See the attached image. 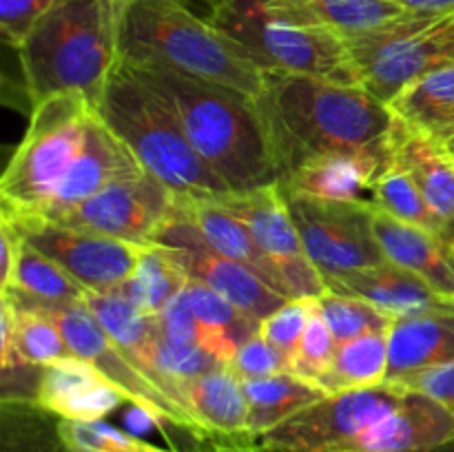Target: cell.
<instances>
[{
    "label": "cell",
    "instance_id": "12",
    "mask_svg": "<svg viewBox=\"0 0 454 452\" xmlns=\"http://www.w3.org/2000/svg\"><path fill=\"white\" fill-rule=\"evenodd\" d=\"M176 195L149 173L111 182L80 207L49 224L89 230L106 238L151 246L171 215Z\"/></svg>",
    "mask_w": 454,
    "mask_h": 452
},
{
    "label": "cell",
    "instance_id": "5",
    "mask_svg": "<svg viewBox=\"0 0 454 452\" xmlns=\"http://www.w3.org/2000/svg\"><path fill=\"white\" fill-rule=\"evenodd\" d=\"M98 115L142 168L180 198L220 199L233 193L186 137L167 102L124 60L106 82Z\"/></svg>",
    "mask_w": 454,
    "mask_h": 452
},
{
    "label": "cell",
    "instance_id": "27",
    "mask_svg": "<svg viewBox=\"0 0 454 452\" xmlns=\"http://www.w3.org/2000/svg\"><path fill=\"white\" fill-rule=\"evenodd\" d=\"M388 106L408 127L448 144L454 137V62L421 75Z\"/></svg>",
    "mask_w": 454,
    "mask_h": 452
},
{
    "label": "cell",
    "instance_id": "31",
    "mask_svg": "<svg viewBox=\"0 0 454 452\" xmlns=\"http://www.w3.org/2000/svg\"><path fill=\"white\" fill-rule=\"evenodd\" d=\"M0 452H74L60 433V417L34 399L4 397L0 403Z\"/></svg>",
    "mask_w": 454,
    "mask_h": 452
},
{
    "label": "cell",
    "instance_id": "30",
    "mask_svg": "<svg viewBox=\"0 0 454 452\" xmlns=\"http://www.w3.org/2000/svg\"><path fill=\"white\" fill-rule=\"evenodd\" d=\"M388 381V332H372L337 344L335 357L319 388L326 394L375 388Z\"/></svg>",
    "mask_w": 454,
    "mask_h": 452
},
{
    "label": "cell",
    "instance_id": "10",
    "mask_svg": "<svg viewBox=\"0 0 454 452\" xmlns=\"http://www.w3.org/2000/svg\"><path fill=\"white\" fill-rule=\"evenodd\" d=\"M408 388L386 381L375 388L326 394L257 439L270 452H341L406 397Z\"/></svg>",
    "mask_w": 454,
    "mask_h": 452
},
{
    "label": "cell",
    "instance_id": "20",
    "mask_svg": "<svg viewBox=\"0 0 454 452\" xmlns=\"http://www.w3.org/2000/svg\"><path fill=\"white\" fill-rule=\"evenodd\" d=\"M324 284L326 291L362 297L395 319L454 310V301L434 292L428 284L388 260L384 264L326 277Z\"/></svg>",
    "mask_w": 454,
    "mask_h": 452
},
{
    "label": "cell",
    "instance_id": "42",
    "mask_svg": "<svg viewBox=\"0 0 454 452\" xmlns=\"http://www.w3.org/2000/svg\"><path fill=\"white\" fill-rule=\"evenodd\" d=\"M155 319H158L160 332L168 341L184 346H202V326H200L198 317H195L186 288L177 292Z\"/></svg>",
    "mask_w": 454,
    "mask_h": 452
},
{
    "label": "cell",
    "instance_id": "34",
    "mask_svg": "<svg viewBox=\"0 0 454 452\" xmlns=\"http://www.w3.org/2000/svg\"><path fill=\"white\" fill-rule=\"evenodd\" d=\"M372 204L384 213H388V215L397 217L399 222H406V224L419 226V229L430 230V233L442 235L443 239L454 244L452 233L443 224L442 217L433 211V207L424 198L419 186L390 158V153L388 164L380 173L375 189H372Z\"/></svg>",
    "mask_w": 454,
    "mask_h": 452
},
{
    "label": "cell",
    "instance_id": "49",
    "mask_svg": "<svg viewBox=\"0 0 454 452\" xmlns=\"http://www.w3.org/2000/svg\"><path fill=\"white\" fill-rule=\"evenodd\" d=\"M452 25H454V18H452Z\"/></svg>",
    "mask_w": 454,
    "mask_h": 452
},
{
    "label": "cell",
    "instance_id": "21",
    "mask_svg": "<svg viewBox=\"0 0 454 452\" xmlns=\"http://www.w3.org/2000/svg\"><path fill=\"white\" fill-rule=\"evenodd\" d=\"M372 229L388 261L428 284L434 292L454 301V244L419 226L399 222L381 208H372Z\"/></svg>",
    "mask_w": 454,
    "mask_h": 452
},
{
    "label": "cell",
    "instance_id": "41",
    "mask_svg": "<svg viewBox=\"0 0 454 452\" xmlns=\"http://www.w3.org/2000/svg\"><path fill=\"white\" fill-rule=\"evenodd\" d=\"M56 3L58 0H0V29L4 40L18 51Z\"/></svg>",
    "mask_w": 454,
    "mask_h": 452
},
{
    "label": "cell",
    "instance_id": "48",
    "mask_svg": "<svg viewBox=\"0 0 454 452\" xmlns=\"http://www.w3.org/2000/svg\"><path fill=\"white\" fill-rule=\"evenodd\" d=\"M448 149H450V151H452V153H454V137H452V140H450V142H448Z\"/></svg>",
    "mask_w": 454,
    "mask_h": 452
},
{
    "label": "cell",
    "instance_id": "24",
    "mask_svg": "<svg viewBox=\"0 0 454 452\" xmlns=\"http://www.w3.org/2000/svg\"><path fill=\"white\" fill-rule=\"evenodd\" d=\"M176 207L184 213L186 220L195 226L198 235L211 251L220 253L226 260L247 266L253 273L260 275L273 291H278L286 300H293L278 266L257 246L247 226L238 217L231 215L220 202L208 198H180V195H176Z\"/></svg>",
    "mask_w": 454,
    "mask_h": 452
},
{
    "label": "cell",
    "instance_id": "19",
    "mask_svg": "<svg viewBox=\"0 0 454 452\" xmlns=\"http://www.w3.org/2000/svg\"><path fill=\"white\" fill-rule=\"evenodd\" d=\"M454 441V417L428 394L408 390L393 412L364 430L341 452H412Z\"/></svg>",
    "mask_w": 454,
    "mask_h": 452
},
{
    "label": "cell",
    "instance_id": "9",
    "mask_svg": "<svg viewBox=\"0 0 454 452\" xmlns=\"http://www.w3.org/2000/svg\"><path fill=\"white\" fill-rule=\"evenodd\" d=\"M454 16H411L344 38L359 87L390 102L421 75L454 62Z\"/></svg>",
    "mask_w": 454,
    "mask_h": 452
},
{
    "label": "cell",
    "instance_id": "29",
    "mask_svg": "<svg viewBox=\"0 0 454 452\" xmlns=\"http://www.w3.org/2000/svg\"><path fill=\"white\" fill-rule=\"evenodd\" d=\"M186 292L195 317L202 326V348L215 355L226 366L235 357L239 346L260 332V322L244 315L238 306L224 300L220 292L204 286L202 282L189 279Z\"/></svg>",
    "mask_w": 454,
    "mask_h": 452
},
{
    "label": "cell",
    "instance_id": "4",
    "mask_svg": "<svg viewBox=\"0 0 454 452\" xmlns=\"http://www.w3.org/2000/svg\"><path fill=\"white\" fill-rule=\"evenodd\" d=\"M127 0H58L18 49L31 105L80 91L98 109L120 62Z\"/></svg>",
    "mask_w": 454,
    "mask_h": 452
},
{
    "label": "cell",
    "instance_id": "25",
    "mask_svg": "<svg viewBox=\"0 0 454 452\" xmlns=\"http://www.w3.org/2000/svg\"><path fill=\"white\" fill-rule=\"evenodd\" d=\"M454 363V310L399 317L388 332V381Z\"/></svg>",
    "mask_w": 454,
    "mask_h": 452
},
{
    "label": "cell",
    "instance_id": "14",
    "mask_svg": "<svg viewBox=\"0 0 454 452\" xmlns=\"http://www.w3.org/2000/svg\"><path fill=\"white\" fill-rule=\"evenodd\" d=\"M12 222L22 230L31 246L60 264L89 292L118 291L131 279L142 255L149 248L100 233L49 224V222Z\"/></svg>",
    "mask_w": 454,
    "mask_h": 452
},
{
    "label": "cell",
    "instance_id": "15",
    "mask_svg": "<svg viewBox=\"0 0 454 452\" xmlns=\"http://www.w3.org/2000/svg\"><path fill=\"white\" fill-rule=\"evenodd\" d=\"M153 244L173 248L177 261L191 279L220 292L224 300H229L244 315L257 319L260 323L288 301L251 269L211 251L176 204H173L171 215L155 235Z\"/></svg>",
    "mask_w": 454,
    "mask_h": 452
},
{
    "label": "cell",
    "instance_id": "6",
    "mask_svg": "<svg viewBox=\"0 0 454 452\" xmlns=\"http://www.w3.org/2000/svg\"><path fill=\"white\" fill-rule=\"evenodd\" d=\"M29 127L0 180L3 215L35 220L74 167L96 115L80 91H62L31 105Z\"/></svg>",
    "mask_w": 454,
    "mask_h": 452
},
{
    "label": "cell",
    "instance_id": "22",
    "mask_svg": "<svg viewBox=\"0 0 454 452\" xmlns=\"http://www.w3.org/2000/svg\"><path fill=\"white\" fill-rule=\"evenodd\" d=\"M182 394L191 415L215 441V452L255 443L248 430V403L242 379L229 366L182 384Z\"/></svg>",
    "mask_w": 454,
    "mask_h": 452
},
{
    "label": "cell",
    "instance_id": "26",
    "mask_svg": "<svg viewBox=\"0 0 454 452\" xmlns=\"http://www.w3.org/2000/svg\"><path fill=\"white\" fill-rule=\"evenodd\" d=\"M273 12L301 25L324 27L341 38L381 29L411 16L395 0H266Z\"/></svg>",
    "mask_w": 454,
    "mask_h": 452
},
{
    "label": "cell",
    "instance_id": "1",
    "mask_svg": "<svg viewBox=\"0 0 454 452\" xmlns=\"http://www.w3.org/2000/svg\"><path fill=\"white\" fill-rule=\"evenodd\" d=\"M257 106L269 124L282 180L313 155L386 144L397 122L393 109L364 87L282 71H266Z\"/></svg>",
    "mask_w": 454,
    "mask_h": 452
},
{
    "label": "cell",
    "instance_id": "43",
    "mask_svg": "<svg viewBox=\"0 0 454 452\" xmlns=\"http://www.w3.org/2000/svg\"><path fill=\"white\" fill-rule=\"evenodd\" d=\"M395 384L403 386V388L408 390H417V393L428 394L430 399L442 403V406L454 417V363H446V366H437L430 368V370L417 372V375L402 381H395Z\"/></svg>",
    "mask_w": 454,
    "mask_h": 452
},
{
    "label": "cell",
    "instance_id": "3",
    "mask_svg": "<svg viewBox=\"0 0 454 452\" xmlns=\"http://www.w3.org/2000/svg\"><path fill=\"white\" fill-rule=\"evenodd\" d=\"M120 60L164 66L251 100H257L266 87V71L182 0H127L120 27Z\"/></svg>",
    "mask_w": 454,
    "mask_h": 452
},
{
    "label": "cell",
    "instance_id": "39",
    "mask_svg": "<svg viewBox=\"0 0 454 452\" xmlns=\"http://www.w3.org/2000/svg\"><path fill=\"white\" fill-rule=\"evenodd\" d=\"M315 304H317V297H297V300H288L286 304L279 306L273 315L264 319L260 323V332L270 341L273 346H278L288 359H291L293 368V357H295L297 348H300V341L304 337L306 326L310 322V315H313Z\"/></svg>",
    "mask_w": 454,
    "mask_h": 452
},
{
    "label": "cell",
    "instance_id": "7",
    "mask_svg": "<svg viewBox=\"0 0 454 452\" xmlns=\"http://www.w3.org/2000/svg\"><path fill=\"white\" fill-rule=\"evenodd\" d=\"M208 20L264 71L313 75L359 87L341 35L279 16L266 0H215Z\"/></svg>",
    "mask_w": 454,
    "mask_h": 452
},
{
    "label": "cell",
    "instance_id": "33",
    "mask_svg": "<svg viewBox=\"0 0 454 452\" xmlns=\"http://www.w3.org/2000/svg\"><path fill=\"white\" fill-rule=\"evenodd\" d=\"M0 292H12V295L43 301V304H75L89 297V291L82 284L75 282L60 264L31 246L27 238L13 266L12 282Z\"/></svg>",
    "mask_w": 454,
    "mask_h": 452
},
{
    "label": "cell",
    "instance_id": "37",
    "mask_svg": "<svg viewBox=\"0 0 454 452\" xmlns=\"http://www.w3.org/2000/svg\"><path fill=\"white\" fill-rule=\"evenodd\" d=\"M60 433L74 452H193L160 448L131 430H122L109 421L60 419Z\"/></svg>",
    "mask_w": 454,
    "mask_h": 452
},
{
    "label": "cell",
    "instance_id": "35",
    "mask_svg": "<svg viewBox=\"0 0 454 452\" xmlns=\"http://www.w3.org/2000/svg\"><path fill=\"white\" fill-rule=\"evenodd\" d=\"M13 308H16V323H13L16 368H44L74 355L58 323L49 315L38 308H31V306L13 304Z\"/></svg>",
    "mask_w": 454,
    "mask_h": 452
},
{
    "label": "cell",
    "instance_id": "32",
    "mask_svg": "<svg viewBox=\"0 0 454 452\" xmlns=\"http://www.w3.org/2000/svg\"><path fill=\"white\" fill-rule=\"evenodd\" d=\"M189 275L177 261L176 251L162 244H151L142 255L136 273L118 288L142 313L158 317L164 306L186 288Z\"/></svg>",
    "mask_w": 454,
    "mask_h": 452
},
{
    "label": "cell",
    "instance_id": "46",
    "mask_svg": "<svg viewBox=\"0 0 454 452\" xmlns=\"http://www.w3.org/2000/svg\"><path fill=\"white\" fill-rule=\"evenodd\" d=\"M224 452H270L266 450V448H262L260 443H248V446H242V448H233V450H224Z\"/></svg>",
    "mask_w": 454,
    "mask_h": 452
},
{
    "label": "cell",
    "instance_id": "40",
    "mask_svg": "<svg viewBox=\"0 0 454 452\" xmlns=\"http://www.w3.org/2000/svg\"><path fill=\"white\" fill-rule=\"evenodd\" d=\"M226 366L238 379L251 381L279 375V372H291V359L278 346L270 344L262 332H255L251 339L239 346L235 357Z\"/></svg>",
    "mask_w": 454,
    "mask_h": 452
},
{
    "label": "cell",
    "instance_id": "45",
    "mask_svg": "<svg viewBox=\"0 0 454 452\" xmlns=\"http://www.w3.org/2000/svg\"><path fill=\"white\" fill-rule=\"evenodd\" d=\"M395 3H399L408 13H417V16H454V0H395Z\"/></svg>",
    "mask_w": 454,
    "mask_h": 452
},
{
    "label": "cell",
    "instance_id": "36",
    "mask_svg": "<svg viewBox=\"0 0 454 452\" xmlns=\"http://www.w3.org/2000/svg\"><path fill=\"white\" fill-rule=\"evenodd\" d=\"M317 304L337 344L372 335V332H390L395 322V317L386 315L384 310L362 297L326 291L317 297Z\"/></svg>",
    "mask_w": 454,
    "mask_h": 452
},
{
    "label": "cell",
    "instance_id": "8",
    "mask_svg": "<svg viewBox=\"0 0 454 452\" xmlns=\"http://www.w3.org/2000/svg\"><path fill=\"white\" fill-rule=\"evenodd\" d=\"M7 295L13 304L31 306V308L43 310L44 315L53 319L60 328L62 337L69 344L71 353L84 362L93 363L115 388L124 393L129 403L149 412L160 425V433L171 441L176 434H186L193 439L198 446H208L215 452V441L211 434L198 424L193 415L177 406L167 393L158 388L131 359L124 355V350L106 335L102 323L91 313L84 301L75 304H43V301H31L25 297L12 295V292H0Z\"/></svg>",
    "mask_w": 454,
    "mask_h": 452
},
{
    "label": "cell",
    "instance_id": "13",
    "mask_svg": "<svg viewBox=\"0 0 454 452\" xmlns=\"http://www.w3.org/2000/svg\"><path fill=\"white\" fill-rule=\"evenodd\" d=\"M215 202L247 226L257 246L278 266L293 300L319 297L326 292L324 277L306 255L282 184L229 193Z\"/></svg>",
    "mask_w": 454,
    "mask_h": 452
},
{
    "label": "cell",
    "instance_id": "23",
    "mask_svg": "<svg viewBox=\"0 0 454 452\" xmlns=\"http://www.w3.org/2000/svg\"><path fill=\"white\" fill-rule=\"evenodd\" d=\"M388 153L419 186L454 238V153L448 144L397 118L390 131Z\"/></svg>",
    "mask_w": 454,
    "mask_h": 452
},
{
    "label": "cell",
    "instance_id": "28",
    "mask_svg": "<svg viewBox=\"0 0 454 452\" xmlns=\"http://www.w3.org/2000/svg\"><path fill=\"white\" fill-rule=\"evenodd\" d=\"M248 403V430L255 439L264 437L310 403L326 397V390L295 372H279L264 379L242 381Z\"/></svg>",
    "mask_w": 454,
    "mask_h": 452
},
{
    "label": "cell",
    "instance_id": "18",
    "mask_svg": "<svg viewBox=\"0 0 454 452\" xmlns=\"http://www.w3.org/2000/svg\"><path fill=\"white\" fill-rule=\"evenodd\" d=\"M34 401L60 419L100 421L129 399L93 363L71 355L40 368Z\"/></svg>",
    "mask_w": 454,
    "mask_h": 452
},
{
    "label": "cell",
    "instance_id": "47",
    "mask_svg": "<svg viewBox=\"0 0 454 452\" xmlns=\"http://www.w3.org/2000/svg\"><path fill=\"white\" fill-rule=\"evenodd\" d=\"M412 452H454V441L443 443V446H437V448H428V450H412Z\"/></svg>",
    "mask_w": 454,
    "mask_h": 452
},
{
    "label": "cell",
    "instance_id": "38",
    "mask_svg": "<svg viewBox=\"0 0 454 452\" xmlns=\"http://www.w3.org/2000/svg\"><path fill=\"white\" fill-rule=\"evenodd\" d=\"M335 350V337H333L331 328H328L326 319H324L322 310H319V304H315L309 326H306L304 337L300 341V348H297L295 357H293L291 372L319 386V379L331 368Z\"/></svg>",
    "mask_w": 454,
    "mask_h": 452
},
{
    "label": "cell",
    "instance_id": "16",
    "mask_svg": "<svg viewBox=\"0 0 454 452\" xmlns=\"http://www.w3.org/2000/svg\"><path fill=\"white\" fill-rule=\"evenodd\" d=\"M140 173H145V168L137 164L131 151L115 137V133L106 127L96 109V115L89 122L82 151L75 158L74 167L69 168L65 180L60 182L51 202L35 220L16 222H56L58 217L74 211L84 199L96 195L111 182L140 175Z\"/></svg>",
    "mask_w": 454,
    "mask_h": 452
},
{
    "label": "cell",
    "instance_id": "11",
    "mask_svg": "<svg viewBox=\"0 0 454 452\" xmlns=\"http://www.w3.org/2000/svg\"><path fill=\"white\" fill-rule=\"evenodd\" d=\"M286 198L306 255L324 279L386 261L372 229L375 204Z\"/></svg>",
    "mask_w": 454,
    "mask_h": 452
},
{
    "label": "cell",
    "instance_id": "17",
    "mask_svg": "<svg viewBox=\"0 0 454 452\" xmlns=\"http://www.w3.org/2000/svg\"><path fill=\"white\" fill-rule=\"evenodd\" d=\"M386 164L388 142L364 151L313 155L284 177L282 189L286 195L372 204V189Z\"/></svg>",
    "mask_w": 454,
    "mask_h": 452
},
{
    "label": "cell",
    "instance_id": "2",
    "mask_svg": "<svg viewBox=\"0 0 454 452\" xmlns=\"http://www.w3.org/2000/svg\"><path fill=\"white\" fill-rule=\"evenodd\" d=\"M129 66L167 102L195 151L233 193L282 182L278 151L257 100L164 66Z\"/></svg>",
    "mask_w": 454,
    "mask_h": 452
},
{
    "label": "cell",
    "instance_id": "44",
    "mask_svg": "<svg viewBox=\"0 0 454 452\" xmlns=\"http://www.w3.org/2000/svg\"><path fill=\"white\" fill-rule=\"evenodd\" d=\"M13 323H16V308L4 295H0V368L4 372L16 368L13 359Z\"/></svg>",
    "mask_w": 454,
    "mask_h": 452
}]
</instances>
